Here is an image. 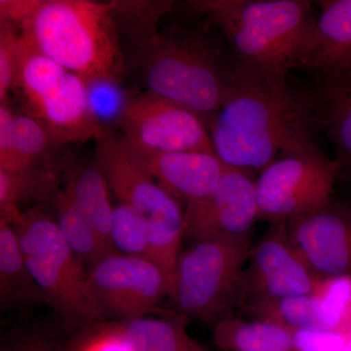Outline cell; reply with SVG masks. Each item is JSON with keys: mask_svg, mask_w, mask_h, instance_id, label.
Masks as SVG:
<instances>
[{"mask_svg": "<svg viewBox=\"0 0 351 351\" xmlns=\"http://www.w3.org/2000/svg\"><path fill=\"white\" fill-rule=\"evenodd\" d=\"M207 127L216 156L252 175L283 157L323 154L297 90L267 82L239 64L230 92Z\"/></svg>", "mask_w": 351, "mask_h": 351, "instance_id": "1", "label": "cell"}, {"mask_svg": "<svg viewBox=\"0 0 351 351\" xmlns=\"http://www.w3.org/2000/svg\"><path fill=\"white\" fill-rule=\"evenodd\" d=\"M209 22L195 29L177 24L123 50L127 75L144 91L189 108L208 123L225 101L237 75L223 36Z\"/></svg>", "mask_w": 351, "mask_h": 351, "instance_id": "2", "label": "cell"}, {"mask_svg": "<svg viewBox=\"0 0 351 351\" xmlns=\"http://www.w3.org/2000/svg\"><path fill=\"white\" fill-rule=\"evenodd\" d=\"M0 20L53 61L82 77L123 82L125 56L112 4L89 0H1Z\"/></svg>", "mask_w": 351, "mask_h": 351, "instance_id": "3", "label": "cell"}, {"mask_svg": "<svg viewBox=\"0 0 351 351\" xmlns=\"http://www.w3.org/2000/svg\"><path fill=\"white\" fill-rule=\"evenodd\" d=\"M184 5L206 17L239 66L280 86L301 69L317 18L307 0H193Z\"/></svg>", "mask_w": 351, "mask_h": 351, "instance_id": "4", "label": "cell"}, {"mask_svg": "<svg viewBox=\"0 0 351 351\" xmlns=\"http://www.w3.org/2000/svg\"><path fill=\"white\" fill-rule=\"evenodd\" d=\"M94 162L119 203L140 215L149 237V260L172 282L186 230V211L180 201L156 182L134 159L125 140L106 131L96 141Z\"/></svg>", "mask_w": 351, "mask_h": 351, "instance_id": "5", "label": "cell"}, {"mask_svg": "<svg viewBox=\"0 0 351 351\" xmlns=\"http://www.w3.org/2000/svg\"><path fill=\"white\" fill-rule=\"evenodd\" d=\"M12 93L24 113L38 120L55 145L96 142L105 133L90 113L84 80L23 36Z\"/></svg>", "mask_w": 351, "mask_h": 351, "instance_id": "6", "label": "cell"}, {"mask_svg": "<svg viewBox=\"0 0 351 351\" xmlns=\"http://www.w3.org/2000/svg\"><path fill=\"white\" fill-rule=\"evenodd\" d=\"M15 228L25 265L44 302L73 324L101 322L105 315L95 300L88 274L57 221L32 210Z\"/></svg>", "mask_w": 351, "mask_h": 351, "instance_id": "7", "label": "cell"}, {"mask_svg": "<svg viewBox=\"0 0 351 351\" xmlns=\"http://www.w3.org/2000/svg\"><path fill=\"white\" fill-rule=\"evenodd\" d=\"M250 239L198 240L180 255L171 282V301L182 314L208 323L232 315L239 306Z\"/></svg>", "mask_w": 351, "mask_h": 351, "instance_id": "8", "label": "cell"}, {"mask_svg": "<svg viewBox=\"0 0 351 351\" xmlns=\"http://www.w3.org/2000/svg\"><path fill=\"white\" fill-rule=\"evenodd\" d=\"M341 173V164L324 154L274 161L256 180L258 219L288 221L326 206Z\"/></svg>", "mask_w": 351, "mask_h": 351, "instance_id": "9", "label": "cell"}, {"mask_svg": "<svg viewBox=\"0 0 351 351\" xmlns=\"http://www.w3.org/2000/svg\"><path fill=\"white\" fill-rule=\"evenodd\" d=\"M119 128L129 149L138 154L214 152L197 113L151 92L135 91Z\"/></svg>", "mask_w": 351, "mask_h": 351, "instance_id": "10", "label": "cell"}, {"mask_svg": "<svg viewBox=\"0 0 351 351\" xmlns=\"http://www.w3.org/2000/svg\"><path fill=\"white\" fill-rule=\"evenodd\" d=\"M321 279L291 244L287 221L270 223L269 230L249 251L239 307L246 311L263 302L313 294Z\"/></svg>", "mask_w": 351, "mask_h": 351, "instance_id": "11", "label": "cell"}, {"mask_svg": "<svg viewBox=\"0 0 351 351\" xmlns=\"http://www.w3.org/2000/svg\"><path fill=\"white\" fill-rule=\"evenodd\" d=\"M88 279L105 317H144L169 293V280L156 263L119 253L94 265Z\"/></svg>", "mask_w": 351, "mask_h": 351, "instance_id": "12", "label": "cell"}, {"mask_svg": "<svg viewBox=\"0 0 351 351\" xmlns=\"http://www.w3.org/2000/svg\"><path fill=\"white\" fill-rule=\"evenodd\" d=\"M253 176L228 166L211 195L186 205L184 237L193 242L215 237L250 239L258 219Z\"/></svg>", "mask_w": 351, "mask_h": 351, "instance_id": "13", "label": "cell"}, {"mask_svg": "<svg viewBox=\"0 0 351 351\" xmlns=\"http://www.w3.org/2000/svg\"><path fill=\"white\" fill-rule=\"evenodd\" d=\"M287 234L320 278L351 276V208L332 200L316 211L289 219Z\"/></svg>", "mask_w": 351, "mask_h": 351, "instance_id": "14", "label": "cell"}, {"mask_svg": "<svg viewBox=\"0 0 351 351\" xmlns=\"http://www.w3.org/2000/svg\"><path fill=\"white\" fill-rule=\"evenodd\" d=\"M130 152L165 191L178 200L186 201V205L211 195L228 168L214 152Z\"/></svg>", "mask_w": 351, "mask_h": 351, "instance_id": "15", "label": "cell"}, {"mask_svg": "<svg viewBox=\"0 0 351 351\" xmlns=\"http://www.w3.org/2000/svg\"><path fill=\"white\" fill-rule=\"evenodd\" d=\"M297 91L351 181V69L316 76L308 89Z\"/></svg>", "mask_w": 351, "mask_h": 351, "instance_id": "16", "label": "cell"}, {"mask_svg": "<svg viewBox=\"0 0 351 351\" xmlns=\"http://www.w3.org/2000/svg\"><path fill=\"white\" fill-rule=\"evenodd\" d=\"M315 27L302 61L313 77L351 69V0H321Z\"/></svg>", "mask_w": 351, "mask_h": 351, "instance_id": "17", "label": "cell"}, {"mask_svg": "<svg viewBox=\"0 0 351 351\" xmlns=\"http://www.w3.org/2000/svg\"><path fill=\"white\" fill-rule=\"evenodd\" d=\"M60 169L63 172L61 177L64 191L95 230L113 248L110 226L114 207L110 203V188L103 173L95 162H82L73 157L60 159Z\"/></svg>", "mask_w": 351, "mask_h": 351, "instance_id": "18", "label": "cell"}, {"mask_svg": "<svg viewBox=\"0 0 351 351\" xmlns=\"http://www.w3.org/2000/svg\"><path fill=\"white\" fill-rule=\"evenodd\" d=\"M53 144L47 132L25 113L0 104V170L21 173L45 158Z\"/></svg>", "mask_w": 351, "mask_h": 351, "instance_id": "19", "label": "cell"}, {"mask_svg": "<svg viewBox=\"0 0 351 351\" xmlns=\"http://www.w3.org/2000/svg\"><path fill=\"white\" fill-rule=\"evenodd\" d=\"M213 338L223 351H294L292 330L262 318L226 316L214 323Z\"/></svg>", "mask_w": 351, "mask_h": 351, "instance_id": "20", "label": "cell"}, {"mask_svg": "<svg viewBox=\"0 0 351 351\" xmlns=\"http://www.w3.org/2000/svg\"><path fill=\"white\" fill-rule=\"evenodd\" d=\"M119 330L129 351H210L189 336L184 319L138 317L121 321Z\"/></svg>", "mask_w": 351, "mask_h": 351, "instance_id": "21", "label": "cell"}, {"mask_svg": "<svg viewBox=\"0 0 351 351\" xmlns=\"http://www.w3.org/2000/svg\"><path fill=\"white\" fill-rule=\"evenodd\" d=\"M0 295L1 304H25L43 295L25 265L15 226L0 219Z\"/></svg>", "mask_w": 351, "mask_h": 351, "instance_id": "22", "label": "cell"}, {"mask_svg": "<svg viewBox=\"0 0 351 351\" xmlns=\"http://www.w3.org/2000/svg\"><path fill=\"white\" fill-rule=\"evenodd\" d=\"M54 205L62 234L82 263H91L93 267L108 256L117 253L95 230L64 189L55 195Z\"/></svg>", "mask_w": 351, "mask_h": 351, "instance_id": "23", "label": "cell"}, {"mask_svg": "<svg viewBox=\"0 0 351 351\" xmlns=\"http://www.w3.org/2000/svg\"><path fill=\"white\" fill-rule=\"evenodd\" d=\"M245 311L257 318L274 321L290 330L332 331L324 304L315 293L263 302Z\"/></svg>", "mask_w": 351, "mask_h": 351, "instance_id": "24", "label": "cell"}, {"mask_svg": "<svg viewBox=\"0 0 351 351\" xmlns=\"http://www.w3.org/2000/svg\"><path fill=\"white\" fill-rule=\"evenodd\" d=\"M112 4L113 20L124 50L156 36L160 31V20L170 12L174 2L113 0Z\"/></svg>", "mask_w": 351, "mask_h": 351, "instance_id": "25", "label": "cell"}, {"mask_svg": "<svg viewBox=\"0 0 351 351\" xmlns=\"http://www.w3.org/2000/svg\"><path fill=\"white\" fill-rule=\"evenodd\" d=\"M88 108L95 121L104 131L120 127L127 106L135 91L123 87V82L108 80L84 82Z\"/></svg>", "mask_w": 351, "mask_h": 351, "instance_id": "26", "label": "cell"}, {"mask_svg": "<svg viewBox=\"0 0 351 351\" xmlns=\"http://www.w3.org/2000/svg\"><path fill=\"white\" fill-rule=\"evenodd\" d=\"M110 240L117 253L149 260L151 246L147 223L121 203L113 208Z\"/></svg>", "mask_w": 351, "mask_h": 351, "instance_id": "27", "label": "cell"}, {"mask_svg": "<svg viewBox=\"0 0 351 351\" xmlns=\"http://www.w3.org/2000/svg\"><path fill=\"white\" fill-rule=\"evenodd\" d=\"M314 293L324 304L332 331H350L351 276L322 278Z\"/></svg>", "mask_w": 351, "mask_h": 351, "instance_id": "28", "label": "cell"}, {"mask_svg": "<svg viewBox=\"0 0 351 351\" xmlns=\"http://www.w3.org/2000/svg\"><path fill=\"white\" fill-rule=\"evenodd\" d=\"M22 36L15 25L0 20V104L8 101L17 78Z\"/></svg>", "mask_w": 351, "mask_h": 351, "instance_id": "29", "label": "cell"}, {"mask_svg": "<svg viewBox=\"0 0 351 351\" xmlns=\"http://www.w3.org/2000/svg\"><path fill=\"white\" fill-rule=\"evenodd\" d=\"M66 351H129L121 338L119 322L88 325L69 345Z\"/></svg>", "mask_w": 351, "mask_h": 351, "instance_id": "30", "label": "cell"}, {"mask_svg": "<svg viewBox=\"0 0 351 351\" xmlns=\"http://www.w3.org/2000/svg\"><path fill=\"white\" fill-rule=\"evenodd\" d=\"M350 331L292 330L294 351H341L348 343Z\"/></svg>", "mask_w": 351, "mask_h": 351, "instance_id": "31", "label": "cell"}, {"mask_svg": "<svg viewBox=\"0 0 351 351\" xmlns=\"http://www.w3.org/2000/svg\"><path fill=\"white\" fill-rule=\"evenodd\" d=\"M5 351H66V348L43 337H25L14 341Z\"/></svg>", "mask_w": 351, "mask_h": 351, "instance_id": "32", "label": "cell"}, {"mask_svg": "<svg viewBox=\"0 0 351 351\" xmlns=\"http://www.w3.org/2000/svg\"><path fill=\"white\" fill-rule=\"evenodd\" d=\"M341 351H351V331L350 334V338H348V343L345 346V348H343Z\"/></svg>", "mask_w": 351, "mask_h": 351, "instance_id": "33", "label": "cell"}]
</instances>
